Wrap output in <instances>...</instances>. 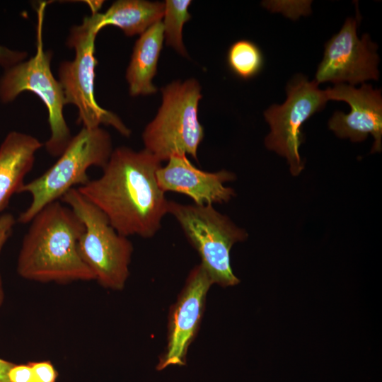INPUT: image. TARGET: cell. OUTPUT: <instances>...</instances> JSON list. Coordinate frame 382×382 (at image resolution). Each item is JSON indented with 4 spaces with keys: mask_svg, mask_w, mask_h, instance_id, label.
Returning <instances> with one entry per match:
<instances>
[{
    "mask_svg": "<svg viewBox=\"0 0 382 382\" xmlns=\"http://www.w3.org/2000/svg\"><path fill=\"white\" fill-rule=\"evenodd\" d=\"M161 161L146 149L112 151L102 175L78 191L100 209L121 235L153 237L168 214V201L156 172Z\"/></svg>",
    "mask_w": 382,
    "mask_h": 382,
    "instance_id": "6da1fadb",
    "label": "cell"
},
{
    "mask_svg": "<svg viewBox=\"0 0 382 382\" xmlns=\"http://www.w3.org/2000/svg\"><path fill=\"white\" fill-rule=\"evenodd\" d=\"M315 81L297 75L288 83L287 98L282 105H272L264 115L270 127L266 137V147L285 157L292 175H299L304 163L299 147L304 141L302 125L313 114L321 110L328 100L325 91L320 90Z\"/></svg>",
    "mask_w": 382,
    "mask_h": 382,
    "instance_id": "9c48e42d",
    "label": "cell"
},
{
    "mask_svg": "<svg viewBox=\"0 0 382 382\" xmlns=\"http://www.w3.org/2000/svg\"><path fill=\"white\" fill-rule=\"evenodd\" d=\"M227 62L238 77L248 79L257 75L262 69L264 59L260 49L253 42L241 40L230 47Z\"/></svg>",
    "mask_w": 382,
    "mask_h": 382,
    "instance_id": "e0dca14e",
    "label": "cell"
},
{
    "mask_svg": "<svg viewBox=\"0 0 382 382\" xmlns=\"http://www.w3.org/2000/svg\"><path fill=\"white\" fill-rule=\"evenodd\" d=\"M35 382H55L58 373L49 361L29 362Z\"/></svg>",
    "mask_w": 382,
    "mask_h": 382,
    "instance_id": "d6986e66",
    "label": "cell"
},
{
    "mask_svg": "<svg viewBox=\"0 0 382 382\" xmlns=\"http://www.w3.org/2000/svg\"><path fill=\"white\" fill-rule=\"evenodd\" d=\"M358 16L348 18L340 32L325 43L314 79L318 84L348 82L354 86L369 79H378L377 45L368 34L361 39L358 37Z\"/></svg>",
    "mask_w": 382,
    "mask_h": 382,
    "instance_id": "30bf717a",
    "label": "cell"
},
{
    "mask_svg": "<svg viewBox=\"0 0 382 382\" xmlns=\"http://www.w3.org/2000/svg\"><path fill=\"white\" fill-rule=\"evenodd\" d=\"M163 39V26L160 21L136 41L126 74L130 95H149L156 92L152 79L156 73Z\"/></svg>",
    "mask_w": 382,
    "mask_h": 382,
    "instance_id": "9a60e30c",
    "label": "cell"
},
{
    "mask_svg": "<svg viewBox=\"0 0 382 382\" xmlns=\"http://www.w3.org/2000/svg\"><path fill=\"white\" fill-rule=\"evenodd\" d=\"M200 90L193 79L174 81L162 88L161 106L142 134L145 149L161 162L175 155H190L197 161L204 138L198 120Z\"/></svg>",
    "mask_w": 382,
    "mask_h": 382,
    "instance_id": "277c9868",
    "label": "cell"
},
{
    "mask_svg": "<svg viewBox=\"0 0 382 382\" xmlns=\"http://www.w3.org/2000/svg\"><path fill=\"white\" fill-rule=\"evenodd\" d=\"M14 364L0 359V382H10L8 374Z\"/></svg>",
    "mask_w": 382,
    "mask_h": 382,
    "instance_id": "603a6c76",
    "label": "cell"
},
{
    "mask_svg": "<svg viewBox=\"0 0 382 382\" xmlns=\"http://www.w3.org/2000/svg\"><path fill=\"white\" fill-rule=\"evenodd\" d=\"M30 223L18 257L17 272L21 277L57 283L95 279L78 251L84 224L69 207L59 200L53 202Z\"/></svg>",
    "mask_w": 382,
    "mask_h": 382,
    "instance_id": "7a4b0ae2",
    "label": "cell"
},
{
    "mask_svg": "<svg viewBox=\"0 0 382 382\" xmlns=\"http://www.w3.org/2000/svg\"><path fill=\"white\" fill-rule=\"evenodd\" d=\"M109 133L99 127H82L72 137L68 146L56 163L40 176L24 183L18 193L27 192L32 197L30 204L21 212L17 221L30 223L45 206L57 201L75 185L82 186L91 179L87 170L91 166L102 169L112 152Z\"/></svg>",
    "mask_w": 382,
    "mask_h": 382,
    "instance_id": "3957f363",
    "label": "cell"
},
{
    "mask_svg": "<svg viewBox=\"0 0 382 382\" xmlns=\"http://www.w3.org/2000/svg\"><path fill=\"white\" fill-rule=\"evenodd\" d=\"M46 3L37 8L36 52L24 60L5 69L0 79V100L4 103L14 100L23 91L35 93L45 105L51 131L45 143L47 152L59 156L71 140L72 136L65 121V105L62 87L53 76L50 62L52 54L45 51L42 42V24Z\"/></svg>",
    "mask_w": 382,
    "mask_h": 382,
    "instance_id": "5b68a950",
    "label": "cell"
},
{
    "mask_svg": "<svg viewBox=\"0 0 382 382\" xmlns=\"http://www.w3.org/2000/svg\"><path fill=\"white\" fill-rule=\"evenodd\" d=\"M212 284V279L201 264L190 272L170 313L168 343L156 366L158 371L171 365L186 364L187 349L199 328L207 293Z\"/></svg>",
    "mask_w": 382,
    "mask_h": 382,
    "instance_id": "8fae6325",
    "label": "cell"
},
{
    "mask_svg": "<svg viewBox=\"0 0 382 382\" xmlns=\"http://www.w3.org/2000/svg\"><path fill=\"white\" fill-rule=\"evenodd\" d=\"M168 214L176 219L198 253L200 264L213 284L226 287L240 282L231 267L230 251L235 243L246 240L248 234L245 229L213 205L184 204L169 200Z\"/></svg>",
    "mask_w": 382,
    "mask_h": 382,
    "instance_id": "52a82bcc",
    "label": "cell"
},
{
    "mask_svg": "<svg viewBox=\"0 0 382 382\" xmlns=\"http://www.w3.org/2000/svg\"><path fill=\"white\" fill-rule=\"evenodd\" d=\"M95 31L91 16L71 28L68 45L75 50L74 59L64 61L59 67L58 75L64 96L65 105L72 104L79 111L77 122L88 129L100 125H111L122 135L131 134L122 120L113 112L101 108L96 100L94 93Z\"/></svg>",
    "mask_w": 382,
    "mask_h": 382,
    "instance_id": "ba28073f",
    "label": "cell"
},
{
    "mask_svg": "<svg viewBox=\"0 0 382 382\" xmlns=\"http://www.w3.org/2000/svg\"><path fill=\"white\" fill-rule=\"evenodd\" d=\"M163 14V35L167 45L171 46L178 53L186 55L183 43L182 30L183 25L190 18L188 6L189 0H167Z\"/></svg>",
    "mask_w": 382,
    "mask_h": 382,
    "instance_id": "ac0fdd59",
    "label": "cell"
},
{
    "mask_svg": "<svg viewBox=\"0 0 382 382\" xmlns=\"http://www.w3.org/2000/svg\"><path fill=\"white\" fill-rule=\"evenodd\" d=\"M42 146L37 138L16 131L4 139L0 146V212L7 207L11 196L18 193Z\"/></svg>",
    "mask_w": 382,
    "mask_h": 382,
    "instance_id": "5bb4252c",
    "label": "cell"
},
{
    "mask_svg": "<svg viewBox=\"0 0 382 382\" xmlns=\"http://www.w3.org/2000/svg\"><path fill=\"white\" fill-rule=\"evenodd\" d=\"M325 91L328 100L347 103L351 111L345 114L336 111L328 122V127L340 138L361 141L371 134L374 139L371 153L381 151L382 97L381 91L370 84L356 88L345 83L335 84Z\"/></svg>",
    "mask_w": 382,
    "mask_h": 382,
    "instance_id": "7c38bea8",
    "label": "cell"
},
{
    "mask_svg": "<svg viewBox=\"0 0 382 382\" xmlns=\"http://www.w3.org/2000/svg\"><path fill=\"white\" fill-rule=\"evenodd\" d=\"M156 172L160 188L190 197L194 204L213 205L229 202L236 196L234 190L224 184L235 180L228 170L207 172L196 168L186 155L171 156Z\"/></svg>",
    "mask_w": 382,
    "mask_h": 382,
    "instance_id": "4fadbf2b",
    "label": "cell"
},
{
    "mask_svg": "<svg viewBox=\"0 0 382 382\" xmlns=\"http://www.w3.org/2000/svg\"><path fill=\"white\" fill-rule=\"evenodd\" d=\"M8 377L10 382H35L30 365L14 364L8 371Z\"/></svg>",
    "mask_w": 382,
    "mask_h": 382,
    "instance_id": "7402d4cb",
    "label": "cell"
},
{
    "mask_svg": "<svg viewBox=\"0 0 382 382\" xmlns=\"http://www.w3.org/2000/svg\"><path fill=\"white\" fill-rule=\"evenodd\" d=\"M15 224L16 219L12 214H4L0 216V252L11 236ZM4 299V294L0 275V307L3 303Z\"/></svg>",
    "mask_w": 382,
    "mask_h": 382,
    "instance_id": "ffe728a7",
    "label": "cell"
},
{
    "mask_svg": "<svg viewBox=\"0 0 382 382\" xmlns=\"http://www.w3.org/2000/svg\"><path fill=\"white\" fill-rule=\"evenodd\" d=\"M61 200L79 217L85 226L78 241V251L93 272L95 279L105 288L121 290L129 277L133 245L120 234L105 214L76 188Z\"/></svg>",
    "mask_w": 382,
    "mask_h": 382,
    "instance_id": "8992f818",
    "label": "cell"
},
{
    "mask_svg": "<svg viewBox=\"0 0 382 382\" xmlns=\"http://www.w3.org/2000/svg\"><path fill=\"white\" fill-rule=\"evenodd\" d=\"M165 4L144 0H119L104 13H92L96 33L112 25L123 30L127 36L142 34L149 28L161 21Z\"/></svg>",
    "mask_w": 382,
    "mask_h": 382,
    "instance_id": "2e32d148",
    "label": "cell"
},
{
    "mask_svg": "<svg viewBox=\"0 0 382 382\" xmlns=\"http://www.w3.org/2000/svg\"><path fill=\"white\" fill-rule=\"evenodd\" d=\"M27 52L11 50L0 45V66L6 69L26 59Z\"/></svg>",
    "mask_w": 382,
    "mask_h": 382,
    "instance_id": "44dd1931",
    "label": "cell"
}]
</instances>
